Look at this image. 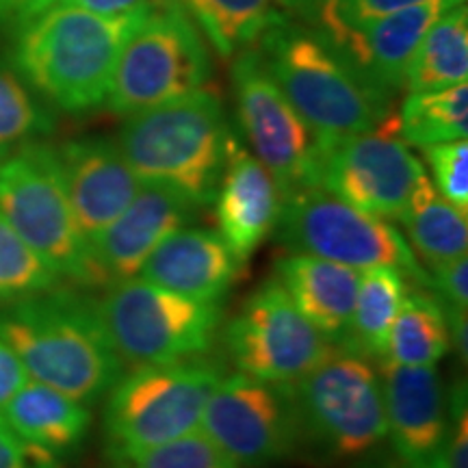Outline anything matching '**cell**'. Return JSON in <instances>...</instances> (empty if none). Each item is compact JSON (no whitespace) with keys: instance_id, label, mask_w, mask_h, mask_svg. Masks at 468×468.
Returning <instances> with one entry per match:
<instances>
[{"instance_id":"cell-10","label":"cell","mask_w":468,"mask_h":468,"mask_svg":"<svg viewBox=\"0 0 468 468\" xmlns=\"http://www.w3.org/2000/svg\"><path fill=\"white\" fill-rule=\"evenodd\" d=\"M208 76V52L183 7L154 3L122 46L107 104L133 115L202 90Z\"/></svg>"},{"instance_id":"cell-15","label":"cell","mask_w":468,"mask_h":468,"mask_svg":"<svg viewBox=\"0 0 468 468\" xmlns=\"http://www.w3.org/2000/svg\"><path fill=\"white\" fill-rule=\"evenodd\" d=\"M464 0H427L362 27L319 31L373 90L390 98L406 87V72L420 39L436 20Z\"/></svg>"},{"instance_id":"cell-5","label":"cell","mask_w":468,"mask_h":468,"mask_svg":"<svg viewBox=\"0 0 468 468\" xmlns=\"http://www.w3.org/2000/svg\"><path fill=\"white\" fill-rule=\"evenodd\" d=\"M224 376V365L208 356L122 373L109 388L102 414L109 458L126 464L200 430L208 397Z\"/></svg>"},{"instance_id":"cell-6","label":"cell","mask_w":468,"mask_h":468,"mask_svg":"<svg viewBox=\"0 0 468 468\" xmlns=\"http://www.w3.org/2000/svg\"><path fill=\"white\" fill-rule=\"evenodd\" d=\"M107 335L124 367L172 365L208 356L218 343L224 308L131 278L96 300Z\"/></svg>"},{"instance_id":"cell-9","label":"cell","mask_w":468,"mask_h":468,"mask_svg":"<svg viewBox=\"0 0 468 468\" xmlns=\"http://www.w3.org/2000/svg\"><path fill=\"white\" fill-rule=\"evenodd\" d=\"M276 234L278 241L295 254L317 256L356 271L390 267L410 282L430 289V273L417 261L399 228L351 207L321 186L284 197Z\"/></svg>"},{"instance_id":"cell-30","label":"cell","mask_w":468,"mask_h":468,"mask_svg":"<svg viewBox=\"0 0 468 468\" xmlns=\"http://www.w3.org/2000/svg\"><path fill=\"white\" fill-rule=\"evenodd\" d=\"M50 128L48 111L35 101L14 69L0 63V161Z\"/></svg>"},{"instance_id":"cell-4","label":"cell","mask_w":468,"mask_h":468,"mask_svg":"<svg viewBox=\"0 0 468 468\" xmlns=\"http://www.w3.org/2000/svg\"><path fill=\"white\" fill-rule=\"evenodd\" d=\"M262 35L261 57L319 148L376 128L390 113V98L373 90L319 33L284 22Z\"/></svg>"},{"instance_id":"cell-18","label":"cell","mask_w":468,"mask_h":468,"mask_svg":"<svg viewBox=\"0 0 468 468\" xmlns=\"http://www.w3.org/2000/svg\"><path fill=\"white\" fill-rule=\"evenodd\" d=\"M57 154L74 218L90 241L124 213L144 183L107 137L74 139Z\"/></svg>"},{"instance_id":"cell-32","label":"cell","mask_w":468,"mask_h":468,"mask_svg":"<svg viewBox=\"0 0 468 468\" xmlns=\"http://www.w3.org/2000/svg\"><path fill=\"white\" fill-rule=\"evenodd\" d=\"M425 156L431 167V185L455 208L468 213V142H444L427 145Z\"/></svg>"},{"instance_id":"cell-26","label":"cell","mask_w":468,"mask_h":468,"mask_svg":"<svg viewBox=\"0 0 468 468\" xmlns=\"http://www.w3.org/2000/svg\"><path fill=\"white\" fill-rule=\"evenodd\" d=\"M468 79V14L466 5L449 9L420 39L406 72L410 91H434L466 83Z\"/></svg>"},{"instance_id":"cell-1","label":"cell","mask_w":468,"mask_h":468,"mask_svg":"<svg viewBox=\"0 0 468 468\" xmlns=\"http://www.w3.org/2000/svg\"><path fill=\"white\" fill-rule=\"evenodd\" d=\"M0 338L16 351L28 379L87 406L102 399L126 368L96 300L61 284L0 306Z\"/></svg>"},{"instance_id":"cell-37","label":"cell","mask_w":468,"mask_h":468,"mask_svg":"<svg viewBox=\"0 0 468 468\" xmlns=\"http://www.w3.org/2000/svg\"><path fill=\"white\" fill-rule=\"evenodd\" d=\"M63 0H0V31H22Z\"/></svg>"},{"instance_id":"cell-41","label":"cell","mask_w":468,"mask_h":468,"mask_svg":"<svg viewBox=\"0 0 468 468\" xmlns=\"http://www.w3.org/2000/svg\"><path fill=\"white\" fill-rule=\"evenodd\" d=\"M354 468H406L397 458H384V455H365L356 462Z\"/></svg>"},{"instance_id":"cell-39","label":"cell","mask_w":468,"mask_h":468,"mask_svg":"<svg viewBox=\"0 0 468 468\" xmlns=\"http://www.w3.org/2000/svg\"><path fill=\"white\" fill-rule=\"evenodd\" d=\"M68 5H76V7H83L93 14L117 17V16H131L139 14V11L150 9L154 5V0H63Z\"/></svg>"},{"instance_id":"cell-14","label":"cell","mask_w":468,"mask_h":468,"mask_svg":"<svg viewBox=\"0 0 468 468\" xmlns=\"http://www.w3.org/2000/svg\"><path fill=\"white\" fill-rule=\"evenodd\" d=\"M423 176V163L401 142L395 111L371 131L321 148V189L388 221L401 219Z\"/></svg>"},{"instance_id":"cell-24","label":"cell","mask_w":468,"mask_h":468,"mask_svg":"<svg viewBox=\"0 0 468 468\" xmlns=\"http://www.w3.org/2000/svg\"><path fill=\"white\" fill-rule=\"evenodd\" d=\"M452 351L442 303L431 291H408L388 332L382 362L436 367Z\"/></svg>"},{"instance_id":"cell-16","label":"cell","mask_w":468,"mask_h":468,"mask_svg":"<svg viewBox=\"0 0 468 468\" xmlns=\"http://www.w3.org/2000/svg\"><path fill=\"white\" fill-rule=\"evenodd\" d=\"M386 438L406 468H436L449 430V395L436 367L379 365Z\"/></svg>"},{"instance_id":"cell-28","label":"cell","mask_w":468,"mask_h":468,"mask_svg":"<svg viewBox=\"0 0 468 468\" xmlns=\"http://www.w3.org/2000/svg\"><path fill=\"white\" fill-rule=\"evenodd\" d=\"M213 48L232 57L271 27L284 22L278 0H185Z\"/></svg>"},{"instance_id":"cell-40","label":"cell","mask_w":468,"mask_h":468,"mask_svg":"<svg viewBox=\"0 0 468 468\" xmlns=\"http://www.w3.org/2000/svg\"><path fill=\"white\" fill-rule=\"evenodd\" d=\"M442 303V302H441ZM444 319H447L449 336H452V349L458 351L462 362L466 365L468 358V310L442 303Z\"/></svg>"},{"instance_id":"cell-33","label":"cell","mask_w":468,"mask_h":468,"mask_svg":"<svg viewBox=\"0 0 468 468\" xmlns=\"http://www.w3.org/2000/svg\"><path fill=\"white\" fill-rule=\"evenodd\" d=\"M419 3H427V0H321L314 17L319 20L321 31L338 27H362Z\"/></svg>"},{"instance_id":"cell-3","label":"cell","mask_w":468,"mask_h":468,"mask_svg":"<svg viewBox=\"0 0 468 468\" xmlns=\"http://www.w3.org/2000/svg\"><path fill=\"white\" fill-rule=\"evenodd\" d=\"M150 9L109 17L58 3L22 28L16 66L35 90L68 113L102 107L122 46Z\"/></svg>"},{"instance_id":"cell-25","label":"cell","mask_w":468,"mask_h":468,"mask_svg":"<svg viewBox=\"0 0 468 468\" xmlns=\"http://www.w3.org/2000/svg\"><path fill=\"white\" fill-rule=\"evenodd\" d=\"M410 291V280L390 267H373L360 271L351 325L345 347L358 351L367 358H384L386 341Z\"/></svg>"},{"instance_id":"cell-35","label":"cell","mask_w":468,"mask_h":468,"mask_svg":"<svg viewBox=\"0 0 468 468\" xmlns=\"http://www.w3.org/2000/svg\"><path fill=\"white\" fill-rule=\"evenodd\" d=\"M430 291L442 303L468 308V254L431 269Z\"/></svg>"},{"instance_id":"cell-19","label":"cell","mask_w":468,"mask_h":468,"mask_svg":"<svg viewBox=\"0 0 468 468\" xmlns=\"http://www.w3.org/2000/svg\"><path fill=\"white\" fill-rule=\"evenodd\" d=\"M213 204L221 239L239 261L248 262L276 232L284 193L269 169L232 137Z\"/></svg>"},{"instance_id":"cell-12","label":"cell","mask_w":468,"mask_h":468,"mask_svg":"<svg viewBox=\"0 0 468 468\" xmlns=\"http://www.w3.org/2000/svg\"><path fill=\"white\" fill-rule=\"evenodd\" d=\"M239 126L284 197L319 186L321 148L302 115L267 72L261 52L239 55L232 69Z\"/></svg>"},{"instance_id":"cell-2","label":"cell","mask_w":468,"mask_h":468,"mask_svg":"<svg viewBox=\"0 0 468 468\" xmlns=\"http://www.w3.org/2000/svg\"><path fill=\"white\" fill-rule=\"evenodd\" d=\"M230 139L224 104L197 90L126 115L117 145L144 185L165 186L204 208L215 200Z\"/></svg>"},{"instance_id":"cell-17","label":"cell","mask_w":468,"mask_h":468,"mask_svg":"<svg viewBox=\"0 0 468 468\" xmlns=\"http://www.w3.org/2000/svg\"><path fill=\"white\" fill-rule=\"evenodd\" d=\"M196 207L165 186L144 185L120 218L90 239V259L96 286L137 278L152 251L169 234L193 224Z\"/></svg>"},{"instance_id":"cell-7","label":"cell","mask_w":468,"mask_h":468,"mask_svg":"<svg viewBox=\"0 0 468 468\" xmlns=\"http://www.w3.org/2000/svg\"><path fill=\"white\" fill-rule=\"evenodd\" d=\"M306 444L332 460H360L386 441V406L379 368L358 351L332 345L292 384Z\"/></svg>"},{"instance_id":"cell-23","label":"cell","mask_w":468,"mask_h":468,"mask_svg":"<svg viewBox=\"0 0 468 468\" xmlns=\"http://www.w3.org/2000/svg\"><path fill=\"white\" fill-rule=\"evenodd\" d=\"M468 213L434 189L430 176L419 180L399 224L420 265L431 269L468 254Z\"/></svg>"},{"instance_id":"cell-21","label":"cell","mask_w":468,"mask_h":468,"mask_svg":"<svg viewBox=\"0 0 468 468\" xmlns=\"http://www.w3.org/2000/svg\"><path fill=\"white\" fill-rule=\"evenodd\" d=\"M292 306L302 313L332 345L347 338L360 271L317 259L310 254L289 251L276 261V276Z\"/></svg>"},{"instance_id":"cell-20","label":"cell","mask_w":468,"mask_h":468,"mask_svg":"<svg viewBox=\"0 0 468 468\" xmlns=\"http://www.w3.org/2000/svg\"><path fill=\"white\" fill-rule=\"evenodd\" d=\"M245 262L219 232L185 226L152 251L139 278L197 302L221 303L241 278Z\"/></svg>"},{"instance_id":"cell-8","label":"cell","mask_w":468,"mask_h":468,"mask_svg":"<svg viewBox=\"0 0 468 468\" xmlns=\"http://www.w3.org/2000/svg\"><path fill=\"white\" fill-rule=\"evenodd\" d=\"M0 213L58 278L96 286L90 241L74 218L55 148L28 142L0 161Z\"/></svg>"},{"instance_id":"cell-38","label":"cell","mask_w":468,"mask_h":468,"mask_svg":"<svg viewBox=\"0 0 468 468\" xmlns=\"http://www.w3.org/2000/svg\"><path fill=\"white\" fill-rule=\"evenodd\" d=\"M28 382V373L16 351L0 338V410Z\"/></svg>"},{"instance_id":"cell-36","label":"cell","mask_w":468,"mask_h":468,"mask_svg":"<svg viewBox=\"0 0 468 468\" xmlns=\"http://www.w3.org/2000/svg\"><path fill=\"white\" fill-rule=\"evenodd\" d=\"M0 468H61L55 455L22 441L0 414Z\"/></svg>"},{"instance_id":"cell-29","label":"cell","mask_w":468,"mask_h":468,"mask_svg":"<svg viewBox=\"0 0 468 468\" xmlns=\"http://www.w3.org/2000/svg\"><path fill=\"white\" fill-rule=\"evenodd\" d=\"M58 273L17 234L0 213V306L58 286Z\"/></svg>"},{"instance_id":"cell-27","label":"cell","mask_w":468,"mask_h":468,"mask_svg":"<svg viewBox=\"0 0 468 468\" xmlns=\"http://www.w3.org/2000/svg\"><path fill=\"white\" fill-rule=\"evenodd\" d=\"M397 131L403 144L419 148L466 139L468 85L458 83L434 91H410L397 113Z\"/></svg>"},{"instance_id":"cell-34","label":"cell","mask_w":468,"mask_h":468,"mask_svg":"<svg viewBox=\"0 0 468 468\" xmlns=\"http://www.w3.org/2000/svg\"><path fill=\"white\" fill-rule=\"evenodd\" d=\"M436 468H468L466 382H458L449 393V430Z\"/></svg>"},{"instance_id":"cell-31","label":"cell","mask_w":468,"mask_h":468,"mask_svg":"<svg viewBox=\"0 0 468 468\" xmlns=\"http://www.w3.org/2000/svg\"><path fill=\"white\" fill-rule=\"evenodd\" d=\"M124 468H245L215 444L202 430L150 449L133 458Z\"/></svg>"},{"instance_id":"cell-13","label":"cell","mask_w":468,"mask_h":468,"mask_svg":"<svg viewBox=\"0 0 468 468\" xmlns=\"http://www.w3.org/2000/svg\"><path fill=\"white\" fill-rule=\"evenodd\" d=\"M221 336L239 373L273 384H295L332 347L276 278L250 292Z\"/></svg>"},{"instance_id":"cell-22","label":"cell","mask_w":468,"mask_h":468,"mask_svg":"<svg viewBox=\"0 0 468 468\" xmlns=\"http://www.w3.org/2000/svg\"><path fill=\"white\" fill-rule=\"evenodd\" d=\"M0 414L22 441L57 460L74 453L91 430L87 403L35 379H28Z\"/></svg>"},{"instance_id":"cell-11","label":"cell","mask_w":468,"mask_h":468,"mask_svg":"<svg viewBox=\"0 0 468 468\" xmlns=\"http://www.w3.org/2000/svg\"><path fill=\"white\" fill-rule=\"evenodd\" d=\"M200 430L245 468L280 464L306 444L292 384L262 382L243 373L219 379Z\"/></svg>"},{"instance_id":"cell-42","label":"cell","mask_w":468,"mask_h":468,"mask_svg":"<svg viewBox=\"0 0 468 468\" xmlns=\"http://www.w3.org/2000/svg\"><path fill=\"white\" fill-rule=\"evenodd\" d=\"M115 468H124V466H120V464H117V466H115Z\"/></svg>"}]
</instances>
